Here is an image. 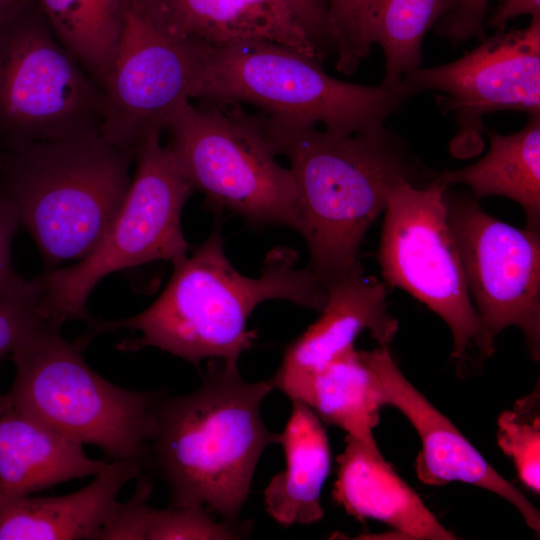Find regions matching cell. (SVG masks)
Returning <instances> with one entry per match:
<instances>
[{"label": "cell", "mask_w": 540, "mask_h": 540, "mask_svg": "<svg viewBox=\"0 0 540 540\" xmlns=\"http://www.w3.org/2000/svg\"><path fill=\"white\" fill-rule=\"evenodd\" d=\"M151 131L135 150L136 169L126 197L96 247L76 264L40 276V313L59 324L89 322L88 298L107 275L145 263L172 264L187 256L182 209L195 192L171 150Z\"/></svg>", "instance_id": "cell-7"}, {"label": "cell", "mask_w": 540, "mask_h": 540, "mask_svg": "<svg viewBox=\"0 0 540 540\" xmlns=\"http://www.w3.org/2000/svg\"><path fill=\"white\" fill-rule=\"evenodd\" d=\"M200 63L199 45L173 37L132 0L103 93L101 135L131 151L190 101Z\"/></svg>", "instance_id": "cell-13"}, {"label": "cell", "mask_w": 540, "mask_h": 540, "mask_svg": "<svg viewBox=\"0 0 540 540\" xmlns=\"http://www.w3.org/2000/svg\"><path fill=\"white\" fill-rule=\"evenodd\" d=\"M173 267L148 308L125 319H91L77 343L84 348L97 335L128 329L140 335L119 343L122 351L156 347L195 366L205 359L238 364L257 337L247 322L259 304L282 299L321 312L327 301L325 284L299 268L297 253L288 247L267 253L259 277L238 272L225 255L219 219L207 239Z\"/></svg>", "instance_id": "cell-2"}, {"label": "cell", "mask_w": 540, "mask_h": 540, "mask_svg": "<svg viewBox=\"0 0 540 540\" xmlns=\"http://www.w3.org/2000/svg\"><path fill=\"white\" fill-rule=\"evenodd\" d=\"M520 15L540 17V0H503L487 25L502 30L510 19Z\"/></svg>", "instance_id": "cell-32"}, {"label": "cell", "mask_w": 540, "mask_h": 540, "mask_svg": "<svg viewBox=\"0 0 540 540\" xmlns=\"http://www.w3.org/2000/svg\"><path fill=\"white\" fill-rule=\"evenodd\" d=\"M298 401L307 404L323 423L349 436L376 441L373 430L385 405L381 385L354 346L318 371Z\"/></svg>", "instance_id": "cell-22"}, {"label": "cell", "mask_w": 540, "mask_h": 540, "mask_svg": "<svg viewBox=\"0 0 540 540\" xmlns=\"http://www.w3.org/2000/svg\"><path fill=\"white\" fill-rule=\"evenodd\" d=\"M273 389L270 380L246 381L237 363L211 359L197 390L158 394L146 467L165 480L170 506L204 507L239 521L258 461L279 441L261 416Z\"/></svg>", "instance_id": "cell-3"}, {"label": "cell", "mask_w": 540, "mask_h": 540, "mask_svg": "<svg viewBox=\"0 0 540 540\" xmlns=\"http://www.w3.org/2000/svg\"><path fill=\"white\" fill-rule=\"evenodd\" d=\"M9 405V398L7 394H1L0 393V415L2 412L7 408Z\"/></svg>", "instance_id": "cell-35"}, {"label": "cell", "mask_w": 540, "mask_h": 540, "mask_svg": "<svg viewBox=\"0 0 540 540\" xmlns=\"http://www.w3.org/2000/svg\"><path fill=\"white\" fill-rule=\"evenodd\" d=\"M250 527L239 521H216L198 506L152 507L147 540H229L246 535Z\"/></svg>", "instance_id": "cell-27"}, {"label": "cell", "mask_w": 540, "mask_h": 540, "mask_svg": "<svg viewBox=\"0 0 540 540\" xmlns=\"http://www.w3.org/2000/svg\"><path fill=\"white\" fill-rule=\"evenodd\" d=\"M31 0H0V20L15 13Z\"/></svg>", "instance_id": "cell-34"}, {"label": "cell", "mask_w": 540, "mask_h": 540, "mask_svg": "<svg viewBox=\"0 0 540 540\" xmlns=\"http://www.w3.org/2000/svg\"><path fill=\"white\" fill-rule=\"evenodd\" d=\"M311 21L329 37L327 27L328 0H296ZM330 39V38H329Z\"/></svg>", "instance_id": "cell-33"}, {"label": "cell", "mask_w": 540, "mask_h": 540, "mask_svg": "<svg viewBox=\"0 0 540 540\" xmlns=\"http://www.w3.org/2000/svg\"><path fill=\"white\" fill-rule=\"evenodd\" d=\"M326 287L321 316L286 348L269 379L291 401L299 400L318 371L354 346L361 332L367 330L379 346H389L398 332V321L388 312L385 286L365 277L362 267Z\"/></svg>", "instance_id": "cell-16"}, {"label": "cell", "mask_w": 540, "mask_h": 540, "mask_svg": "<svg viewBox=\"0 0 540 540\" xmlns=\"http://www.w3.org/2000/svg\"><path fill=\"white\" fill-rule=\"evenodd\" d=\"M145 468L138 460L116 459L78 491L19 498L0 511V540L98 539L121 489Z\"/></svg>", "instance_id": "cell-18"}, {"label": "cell", "mask_w": 540, "mask_h": 540, "mask_svg": "<svg viewBox=\"0 0 540 540\" xmlns=\"http://www.w3.org/2000/svg\"><path fill=\"white\" fill-rule=\"evenodd\" d=\"M445 189L434 174L425 185L404 182L393 192L384 210L377 259L389 285L406 291L446 323L457 374L465 376L494 352L470 298L447 220Z\"/></svg>", "instance_id": "cell-10"}, {"label": "cell", "mask_w": 540, "mask_h": 540, "mask_svg": "<svg viewBox=\"0 0 540 540\" xmlns=\"http://www.w3.org/2000/svg\"><path fill=\"white\" fill-rule=\"evenodd\" d=\"M374 4L375 0H328V33L341 74H353L371 51Z\"/></svg>", "instance_id": "cell-26"}, {"label": "cell", "mask_w": 540, "mask_h": 540, "mask_svg": "<svg viewBox=\"0 0 540 540\" xmlns=\"http://www.w3.org/2000/svg\"><path fill=\"white\" fill-rule=\"evenodd\" d=\"M257 116L274 153L290 162L295 230L309 250L307 268L325 286L362 267L361 243L393 192L435 174L386 129L344 135Z\"/></svg>", "instance_id": "cell-1"}, {"label": "cell", "mask_w": 540, "mask_h": 540, "mask_svg": "<svg viewBox=\"0 0 540 540\" xmlns=\"http://www.w3.org/2000/svg\"><path fill=\"white\" fill-rule=\"evenodd\" d=\"M490 1L457 0L454 9L437 22V34L452 42L484 38V19Z\"/></svg>", "instance_id": "cell-30"}, {"label": "cell", "mask_w": 540, "mask_h": 540, "mask_svg": "<svg viewBox=\"0 0 540 540\" xmlns=\"http://www.w3.org/2000/svg\"><path fill=\"white\" fill-rule=\"evenodd\" d=\"M108 463L83 445L10 405L0 415V511L11 502L59 483L95 476Z\"/></svg>", "instance_id": "cell-19"}, {"label": "cell", "mask_w": 540, "mask_h": 540, "mask_svg": "<svg viewBox=\"0 0 540 540\" xmlns=\"http://www.w3.org/2000/svg\"><path fill=\"white\" fill-rule=\"evenodd\" d=\"M152 492L150 479L138 478L134 494L125 502H117L103 525L100 540H147L152 507L148 499Z\"/></svg>", "instance_id": "cell-29"}, {"label": "cell", "mask_w": 540, "mask_h": 540, "mask_svg": "<svg viewBox=\"0 0 540 540\" xmlns=\"http://www.w3.org/2000/svg\"><path fill=\"white\" fill-rule=\"evenodd\" d=\"M159 27L196 45L271 42L322 62L329 38L296 0H132Z\"/></svg>", "instance_id": "cell-15"}, {"label": "cell", "mask_w": 540, "mask_h": 540, "mask_svg": "<svg viewBox=\"0 0 540 540\" xmlns=\"http://www.w3.org/2000/svg\"><path fill=\"white\" fill-rule=\"evenodd\" d=\"M104 93L31 0L0 20V148L101 134Z\"/></svg>", "instance_id": "cell-9"}, {"label": "cell", "mask_w": 540, "mask_h": 540, "mask_svg": "<svg viewBox=\"0 0 540 540\" xmlns=\"http://www.w3.org/2000/svg\"><path fill=\"white\" fill-rule=\"evenodd\" d=\"M82 349L43 319L13 351L10 405L17 412L116 459L147 464L158 393L123 389L93 371Z\"/></svg>", "instance_id": "cell-6"}, {"label": "cell", "mask_w": 540, "mask_h": 540, "mask_svg": "<svg viewBox=\"0 0 540 540\" xmlns=\"http://www.w3.org/2000/svg\"><path fill=\"white\" fill-rule=\"evenodd\" d=\"M398 89L408 99L437 91V103L453 114L456 131L449 148L468 159L484 146L486 114L513 110L540 115V17L523 29L498 30L461 58L406 73Z\"/></svg>", "instance_id": "cell-12"}, {"label": "cell", "mask_w": 540, "mask_h": 540, "mask_svg": "<svg viewBox=\"0 0 540 540\" xmlns=\"http://www.w3.org/2000/svg\"><path fill=\"white\" fill-rule=\"evenodd\" d=\"M279 444L285 466L264 490V506L283 526L311 524L324 516L321 491L330 473L331 451L322 420L305 403L294 400Z\"/></svg>", "instance_id": "cell-20"}, {"label": "cell", "mask_w": 540, "mask_h": 540, "mask_svg": "<svg viewBox=\"0 0 540 540\" xmlns=\"http://www.w3.org/2000/svg\"><path fill=\"white\" fill-rule=\"evenodd\" d=\"M487 154L477 162L435 173L446 189L465 185L477 200L502 196L518 203L526 215L525 228L540 231V115H531L519 131L501 135L485 130Z\"/></svg>", "instance_id": "cell-21"}, {"label": "cell", "mask_w": 540, "mask_h": 540, "mask_svg": "<svg viewBox=\"0 0 540 540\" xmlns=\"http://www.w3.org/2000/svg\"><path fill=\"white\" fill-rule=\"evenodd\" d=\"M133 159L100 133L0 149V190L48 267L96 247L126 197Z\"/></svg>", "instance_id": "cell-4"}, {"label": "cell", "mask_w": 540, "mask_h": 540, "mask_svg": "<svg viewBox=\"0 0 540 540\" xmlns=\"http://www.w3.org/2000/svg\"><path fill=\"white\" fill-rule=\"evenodd\" d=\"M167 147L195 191L213 211L236 214L252 225L295 230V184L276 161L257 115L238 103L186 101L167 119Z\"/></svg>", "instance_id": "cell-8"}, {"label": "cell", "mask_w": 540, "mask_h": 540, "mask_svg": "<svg viewBox=\"0 0 540 540\" xmlns=\"http://www.w3.org/2000/svg\"><path fill=\"white\" fill-rule=\"evenodd\" d=\"M447 220L457 244L485 341L521 329L540 359V231L511 226L487 213L469 191L445 189Z\"/></svg>", "instance_id": "cell-11"}, {"label": "cell", "mask_w": 540, "mask_h": 540, "mask_svg": "<svg viewBox=\"0 0 540 540\" xmlns=\"http://www.w3.org/2000/svg\"><path fill=\"white\" fill-rule=\"evenodd\" d=\"M360 354L379 379L385 405L397 408L419 435L421 450L415 460L418 479L430 486L459 481L490 491L514 505L529 528L539 534V511L405 377L389 346L378 345L373 350L360 351Z\"/></svg>", "instance_id": "cell-14"}, {"label": "cell", "mask_w": 540, "mask_h": 540, "mask_svg": "<svg viewBox=\"0 0 540 540\" xmlns=\"http://www.w3.org/2000/svg\"><path fill=\"white\" fill-rule=\"evenodd\" d=\"M457 0H375L371 40L385 58L382 85L398 89L403 76L419 67L429 29L451 12Z\"/></svg>", "instance_id": "cell-24"}, {"label": "cell", "mask_w": 540, "mask_h": 540, "mask_svg": "<svg viewBox=\"0 0 540 540\" xmlns=\"http://www.w3.org/2000/svg\"><path fill=\"white\" fill-rule=\"evenodd\" d=\"M337 463L332 497L347 514L385 523L403 539H458L386 461L376 441L347 435Z\"/></svg>", "instance_id": "cell-17"}, {"label": "cell", "mask_w": 540, "mask_h": 540, "mask_svg": "<svg viewBox=\"0 0 540 540\" xmlns=\"http://www.w3.org/2000/svg\"><path fill=\"white\" fill-rule=\"evenodd\" d=\"M497 444L514 463L522 485L540 493V391L539 384L518 399L497 419Z\"/></svg>", "instance_id": "cell-25"}, {"label": "cell", "mask_w": 540, "mask_h": 540, "mask_svg": "<svg viewBox=\"0 0 540 540\" xmlns=\"http://www.w3.org/2000/svg\"><path fill=\"white\" fill-rule=\"evenodd\" d=\"M56 38L104 89L121 39L127 0H34Z\"/></svg>", "instance_id": "cell-23"}, {"label": "cell", "mask_w": 540, "mask_h": 540, "mask_svg": "<svg viewBox=\"0 0 540 540\" xmlns=\"http://www.w3.org/2000/svg\"><path fill=\"white\" fill-rule=\"evenodd\" d=\"M40 276L25 280L15 290L0 296V360L21 344L44 319L40 313Z\"/></svg>", "instance_id": "cell-28"}, {"label": "cell", "mask_w": 540, "mask_h": 540, "mask_svg": "<svg viewBox=\"0 0 540 540\" xmlns=\"http://www.w3.org/2000/svg\"><path fill=\"white\" fill-rule=\"evenodd\" d=\"M18 226L17 211L7 195L0 190V296L15 290L26 280L12 263V241Z\"/></svg>", "instance_id": "cell-31"}, {"label": "cell", "mask_w": 540, "mask_h": 540, "mask_svg": "<svg viewBox=\"0 0 540 540\" xmlns=\"http://www.w3.org/2000/svg\"><path fill=\"white\" fill-rule=\"evenodd\" d=\"M200 47L191 99L250 104L278 121L322 124L344 135L370 134L407 98L399 89L360 85L328 75L321 62L271 42Z\"/></svg>", "instance_id": "cell-5"}]
</instances>
